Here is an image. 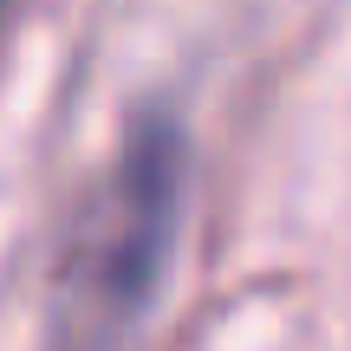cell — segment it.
Masks as SVG:
<instances>
[{
  "label": "cell",
  "mask_w": 351,
  "mask_h": 351,
  "mask_svg": "<svg viewBox=\"0 0 351 351\" xmlns=\"http://www.w3.org/2000/svg\"><path fill=\"white\" fill-rule=\"evenodd\" d=\"M176 169H182L176 130L163 124L143 130L130 143V163L117 169V189L98 208V228H91V247H85V287L111 313H130L163 267L169 221H176Z\"/></svg>",
  "instance_id": "cell-1"
}]
</instances>
